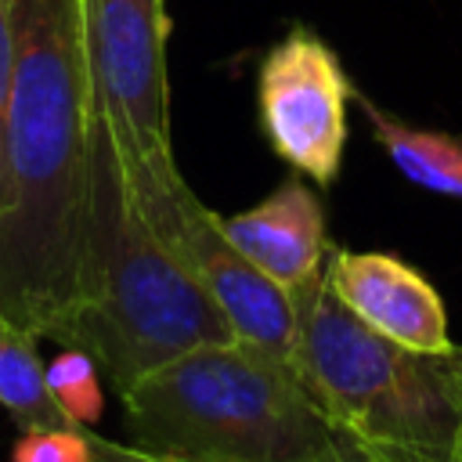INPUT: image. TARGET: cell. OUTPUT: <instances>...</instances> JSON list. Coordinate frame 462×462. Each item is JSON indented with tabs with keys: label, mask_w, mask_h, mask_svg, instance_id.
Returning a JSON list of instances; mask_svg holds the SVG:
<instances>
[{
	"label": "cell",
	"mask_w": 462,
	"mask_h": 462,
	"mask_svg": "<svg viewBox=\"0 0 462 462\" xmlns=\"http://www.w3.org/2000/svg\"><path fill=\"white\" fill-rule=\"evenodd\" d=\"M94 144L87 0H11L0 314L36 339H54L79 296Z\"/></svg>",
	"instance_id": "cell-1"
},
{
	"label": "cell",
	"mask_w": 462,
	"mask_h": 462,
	"mask_svg": "<svg viewBox=\"0 0 462 462\" xmlns=\"http://www.w3.org/2000/svg\"><path fill=\"white\" fill-rule=\"evenodd\" d=\"M220 339H235L231 325L177 245L141 213L97 134L79 296L54 343L90 354L119 393L177 354Z\"/></svg>",
	"instance_id": "cell-2"
},
{
	"label": "cell",
	"mask_w": 462,
	"mask_h": 462,
	"mask_svg": "<svg viewBox=\"0 0 462 462\" xmlns=\"http://www.w3.org/2000/svg\"><path fill=\"white\" fill-rule=\"evenodd\" d=\"M119 401L126 444L184 462H307L339 437L296 372L242 339L191 346Z\"/></svg>",
	"instance_id": "cell-3"
},
{
	"label": "cell",
	"mask_w": 462,
	"mask_h": 462,
	"mask_svg": "<svg viewBox=\"0 0 462 462\" xmlns=\"http://www.w3.org/2000/svg\"><path fill=\"white\" fill-rule=\"evenodd\" d=\"M292 372L328 422L379 462H451L462 430V346L404 350L357 321L325 271L296 292Z\"/></svg>",
	"instance_id": "cell-4"
},
{
	"label": "cell",
	"mask_w": 462,
	"mask_h": 462,
	"mask_svg": "<svg viewBox=\"0 0 462 462\" xmlns=\"http://www.w3.org/2000/svg\"><path fill=\"white\" fill-rule=\"evenodd\" d=\"M166 0H87L94 119L126 191L159 227L188 188L170 134Z\"/></svg>",
	"instance_id": "cell-5"
},
{
	"label": "cell",
	"mask_w": 462,
	"mask_h": 462,
	"mask_svg": "<svg viewBox=\"0 0 462 462\" xmlns=\"http://www.w3.org/2000/svg\"><path fill=\"white\" fill-rule=\"evenodd\" d=\"M350 97L336 51L303 25L289 29L256 69V116L271 152L318 188L339 177Z\"/></svg>",
	"instance_id": "cell-6"
},
{
	"label": "cell",
	"mask_w": 462,
	"mask_h": 462,
	"mask_svg": "<svg viewBox=\"0 0 462 462\" xmlns=\"http://www.w3.org/2000/svg\"><path fill=\"white\" fill-rule=\"evenodd\" d=\"M159 231L177 245L195 278L206 285L213 303L220 307L231 336L245 346L278 357L292 368L296 350V296L271 282L256 263H249L220 231V213L199 202L191 188H184L159 224Z\"/></svg>",
	"instance_id": "cell-7"
},
{
	"label": "cell",
	"mask_w": 462,
	"mask_h": 462,
	"mask_svg": "<svg viewBox=\"0 0 462 462\" xmlns=\"http://www.w3.org/2000/svg\"><path fill=\"white\" fill-rule=\"evenodd\" d=\"M325 282L357 321L404 350L451 354L458 346L448 332V307L433 282L393 253L332 249Z\"/></svg>",
	"instance_id": "cell-8"
},
{
	"label": "cell",
	"mask_w": 462,
	"mask_h": 462,
	"mask_svg": "<svg viewBox=\"0 0 462 462\" xmlns=\"http://www.w3.org/2000/svg\"><path fill=\"white\" fill-rule=\"evenodd\" d=\"M220 231L249 263L292 296L321 278L332 253L325 206L300 173L285 177L256 206L220 217Z\"/></svg>",
	"instance_id": "cell-9"
},
{
	"label": "cell",
	"mask_w": 462,
	"mask_h": 462,
	"mask_svg": "<svg viewBox=\"0 0 462 462\" xmlns=\"http://www.w3.org/2000/svg\"><path fill=\"white\" fill-rule=\"evenodd\" d=\"M354 101L361 105L375 144L390 155V162L422 191L462 199V141L440 130H422L411 126L386 108H379L372 97L354 90Z\"/></svg>",
	"instance_id": "cell-10"
},
{
	"label": "cell",
	"mask_w": 462,
	"mask_h": 462,
	"mask_svg": "<svg viewBox=\"0 0 462 462\" xmlns=\"http://www.w3.org/2000/svg\"><path fill=\"white\" fill-rule=\"evenodd\" d=\"M40 339L0 314V408L18 430L25 426H76L61 415L47 390V365L40 361Z\"/></svg>",
	"instance_id": "cell-11"
},
{
	"label": "cell",
	"mask_w": 462,
	"mask_h": 462,
	"mask_svg": "<svg viewBox=\"0 0 462 462\" xmlns=\"http://www.w3.org/2000/svg\"><path fill=\"white\" fill-rule=\"evenodd\" d=\"M47 390L69 422L97 426L105 411V390H101V368L90 354L76 346H61L58 357L47 365Z\"/></svg>",
	"instance_id": "cell-12"
},
{
	"label": "cell",
	"mask_w": 462,
	"mask_h": 462,
	"mask_svg": "<svg viewBox=\"0 0 462 462\" xmlns=\"http://www.w3.org/2000/svg\"><path fill=\"white\" fill-rule=\"evenodd\" d=\"M11 462H94L90 426H25L11 444Z\"/></svg>",
	"instance_id": "cell-13"
},
{
	"label": "cell",
	"mask_w": 462,
	"mask_h": 462,
	"mask_svg": "<svg viewBox=\"0 0 462 462\" xmlns=\"http://www.w3.org/2000/svg\"><path fill=\"white\" fill-rule=\"evenodd\" d=\"M90 455H94V462H184V458L141 451V448H134V444H126V440H112V437L97 433L94 426H90ZM307 462H379V458H372L361 444H354L346 433H339V437L332 440V448H325L321 455H314V458H307Z\"/></svg>",
	"instance_id": "cell-14"
},
{
	"label": "cell",
	"mask_w": 462,
	"mask_h": 462,
	"mask_svg": "<svg viewBox=\"0 0 462 462\" xmlns=\"http://www.w3.org/2000/svg\"><path fill=\"white\" fill-rule=\"evenodd\" d=\"M11 97V0H0V170H4V119Z\"/></svg>",
	"instance_id": "cell-15"
},
{
	"label": "cell",
	"mask_w": 462,
	"mask_h": 462,
	"mask_svg": "<svg viewBox=\"0 0 462 462\" xmlns=\"http://www.w3.org/2000/svg\"><path fill=\"white\" fill-rule=\"evenodd\" d=\"M451 462H462V430H458V448H455V458Z\"/></svg>",
	"instance_id": "cell-16"
}]
</instances>
